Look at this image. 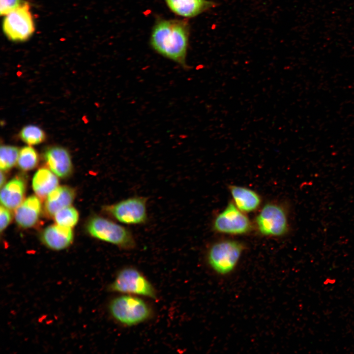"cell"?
I'll list each match as a JSON object with an SVG mask.
<instances>
[{"mask_svg":"<svg viewBox=\"0 0 354 354\" xmlns=\"http://www.w3.org/2000/svg\"><path fill=\"white\" fill-rule=\"evenodd\" d=\"M190 31L186 19H157L150 33V45L160 55L186 68Z\"/></svg>","mask_w":354,"mask_h":354,"instance_id":"cell-1","label":"cell"},{"mask_svg":"<svg viewBox=\"0 0 354 354\" xmlns=\"http://www.w3.org/2000/svg\"><path fill=\"white\" fill-rule=\"evenodd\" d=\"M112 317L119 324L132 326L147 321L153 311L149 305L141 297L125 294L112 299L109 305Z\"/></svg>","mask_w":354,"mask_h":354,"instance_id":"cell-2","label":"cell"},{"mask_svg":"<svg viewBox=\"0 0 354 354\" xmlns=\"http://www.w3.org/2000/svg\"><path fill=\"white\" fill-rule=\"evenodd\" d=\"M87 228L92 236L122 250H131L136 247L135 238L129 229L107 218L94 216L88 222Z\"/></svg>","mask_w":354,"mask_h":354,"instance_id":"cell-3","label":"cell"},{"mask_svg":"<svg viewBox=\"0 0 354 354\" xmlns=\"http://www.w3.org/2000/svg\"><path fill=\"white\" fill-rule=\"evenodd\" d=\"M245 247L239 241L223 240L213 243L206 253L209 267L218 275L225 276L236 268Z\"/></svg>","mask_w":354,"mask_h":354,"instance_id":"cell-4","label":"cell"},{"mask_svg":"<svg viewBox=\"0 0 354 354\" xmlns=\"http://www.w3.org/2000/svg\"><path fill=\"white\" fill-rule=\"evenodd\" d=\"M109 288L110 291L123 294L154 299L157 298L152 284L141 271L133 267H126L119 270Z\"/></svg>","mask_w":354,"mask_h":354,"instance_id":"cell-5","label":"cell"},{"mask_svg":"<svg viewBox=\"0 0 354 354\" xmlns=\"http://www.w3.org/2000/svg\"><path fill=\"white\" fill-rule=\"evenodd\" d=\"M146 197L133 196L105 206V211L122 224L140 225L148 221Z\"/></svg>","mask_w":354,"mask_h":354,"instance_id":"cell-6","label":"cell"},{"mask_svg":"<svg viewBox=\"0 0 354 354\" xmlns=\"http://www.w3.org/2000/svg\"><path fill=\"white\" fill-rule=\"evenodd\" d=\"M2 29L7 37L13 41L28 39L35 30L30 6L23 3L19 7L5 16Z\"/></svg>","mask_w":354,"mask_h":354,"instance_id":"cell-7","label":"cell"},{"mask_svg":"<svg viewBox=\"0 0 354 354\" xmlns=\"http://www.w3.org/2000/svg\"><path fill=\"white\" fill-rule=\"evenodd\" d=\"M259 232L268 236H280L289 230L286 211L281 206L274 203L266 204L256 219Z\"/></svg>","mask_w":354,"mask_h":354,"instance_id":"cell-8","label":"cell"},{"mask_svg":"<svg viewBox=\"0 0 354 354\" xmlns=\"http://www.w3.org/2000/svg\"><path fill=\"white\" fill-rule=\"evenodd\" d=\"M213 228L217 232L242 235L249 232L251 223L249 218L233 203H230L214 219Z\"/></svg>","mask_w":354,"mask_h":354,"instance_id":"cell-9","label":"cell"},{"mask_svg":"<svg viewBox=\"0 0 354 354\" xmlns=\"http://www.w3.org/2000/svg\"><path fill=\"white\" fill-rule=\"evenodd\" d=\"M45 163L49 169L58 177H68L72 170V163L68 151L60 146L48 148L44 153Z\"/></svg>","mask_w":354,"mask_h":354,"instance_id":"cell-10","label":"cell"},{"mask_svg":"<svg viewBox=\"0 0 354 354\" xmlns=\"http://www.w3.org/2000/svg\"><path fill=\"white\" fill-rule=\"evenodd\" d=\"M174 14L185 19L193 18L216 6L208 0H164Z\"/></svg>","mask_w":354,"mask_h":354,"instance_id":"cell-11","label":"cell"},{"mask_svg":"<svg viewBox=\"0 0 354 354\" xmlns=\"http://www.w3.org/2000/svg\"><path fill=\"white\" fill-rule=\"evenodd\" d=\"M71 228L53 225L44 230L41 239L48 247L61 250L68 247L72 242L73 233Z\"/></svg>","mask_w":354,"mask_h":354,"instance_id":"cell-12","label":"cell"},{"mask_svg":"<svg viewBox=\"0 0 354 354\" xmlns=\"http://www.w3.org/2000/svg\"><path fill=\"white\" fill-rule=\"evenodd\" d=\"M41 210L39 197L32 195L27 198L16 208L15 218L20 227L29 228L37 222Z\"/></svg>","mask_w":354,"mask_h":354,"instance_id":"cell-13","label":"cell"},{"mask_svg":"<svg viewBox=\"0 0 354 354\" xmlns=\"http://www.w3.org/2000/svg\"><path fill=\"white\" fill-rule=\"evenodd\" d=\"M25 191V181L20 177L13 178L1 189V205L9 209H16L23 202Z\"/></svg>","mask_w":354,"mask_h":354,"instance_id":"cell-14","label":"cell"},{"mask_svg":"<svg viewBox=\"0 0 354 354\" xmlns=\"http://www.w3.org/2000/svg\"><path fill=\"white\" fill-rule=\"evenodd\" d=\"M75 198V191L66 186L57 187L47 196L44 205L46 213L51 216L59 210L69 206Z\"/></svg>","mask_w":354,"mask_h":354,"instance_id":"cell-15","label":"cell"},{"mask_svg":"<svg viewBox=\"0 0 354 354\" xmlns=\"http://www.w3.org/2000/svg\"><path fill=\"white\" fill-rule=\"evenodd\" d=\"M229 190L235 205L243 212L255 210L261 203L260 196L251 189L242 186L231 185Z\"/></svg>","mask_w":354,"mask_h":354,"instance_id":"cell-16","label":"cell"},{"mask_svg":"<svg viewBox=\"0 0 354 354\" xmlns=\"http://www.w3.org/2000/svg\"><path fill=\"white\" fill-rule=\"evenodd\" d=\"M51 170L46 168H41L34 174L32 182L33 189L36 195L43 199L58 185L59 180Z\"/></svg>","mask_w":354,"mask_h":354,"instance_id":"cell-17","label":"cell"},{"mask_svg":"<svg viewBox=\"0 0 354 354\" xmlns=\"http://www.w3.org/2000/svg\"><path fill=\"white\" fill-rule=\"evenodd\" d=\"M38 162V155L35 149L30 146H26L19 150L17 164L23 171H29L34 168Z\"/></svg>","mask_w":354,"mask_h":354,"instance_id":"cell-18","label":"cell"},{"mask_svg":"<svg viewBox=\"0 0 354 354\" xmlns=\"http://www.w3.org/2000/svg\"><path fill=\"white\" fill-rule=\"evenodd\" d=\"M19 135L22 140L29 146L40 144L46 137L45 133L41 128L32 124L23 127Z\"/></svg>","mask_w":354,"mask_h":354,"instance_id":"cell-19","label":"cell"},{"mask_svg":"<svg viewBox=\"0 0 354 354\" xmlns=\"http://www.w3.org/2000/svg\"><path fill=\"white\" fill-rule=\"evenodd\" d=\"M19 149L12 146L2 145L0 149V168L6 171L12 168L17 162Z\"/></svg>","mask_w":354,"mask_h":354,"instance_id":"cell-20","label":"cell"},{"mask_svg":"<svg viewBox=\"0 0 354 354\" xmlns=\"http://www.w3.org/2000/svg\"><path fill=\"white\" fill-rule=\"evenodd\" d=\"M54 217L57 224L71 228L78 222L79 214L74 207L69 206L59 210Z\"/></svg>","mask_w":354,"mask_h":354,"instance_id":"cell-21","label":"cell"},{"mask_svg":"<svg viewBox=\"0 0 354 354\" xmlns=\"http://www.w3.org/2000/svg\"><path fill=\"white\" fill-rule=\"evenodd\" d=\"M0 13L5 16L19 7L22 3L21 0H0Z\"/></svg>","mask_w":354,"mask_h":354,"instance_id":"cell-22","label":"cell"},{"mask_svg":"<svg viewBox=\"0 0 354 354\" xmlns=\"http://www.w3.org/2000/svg\"><path fill=\"white\" fill-rule=\"evenodd\" d=\"M9 209L1 205L0 208V232L6 229L12 219V214Z\"/></svg>","mask_w":354,"mask_h":354,"instance_id":"cell-23","label":"cell"},{"mask_svg":"<svg viewBox=\"0 0 354 354\" xmlns=\"http://www.w3.org/2000/svg\"><path fill=\"white\" fill-rule=\"evenodd\" d=\"M5 181V177L4 175V174L2 173V171L1 170L0 172V186L1 187L2 186V185L4 184Z\"/></svg>","mask_w":354,"mask_h":354,"instance_id":"cell-24","label":"cell"}]
</instances>
